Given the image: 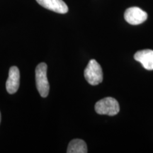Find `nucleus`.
I'll return each instance as SVG.
<instances>
[{"instance_id":"obj_2","label":"nucleus","mask_w":153,"mask_h":153,"mask_svg":"<svg viewBox=\"0 0 153 153\" xmlns=\"http://www.w3.org/2000/svg\"><path fill=\"white\" fill-rule=\"evenodd\" d=\"M86 80L89 85L95 86L103 81V72L100 65L96 60H91L84 72Z\"/></svg>"},{"instance_id":"obj_9","label":"nucleus","mask_w":153,"mask_h":153,"mask_svg":"<svg viewBox=\"0 0 153 153\" xmlns=\"http://www.w3.org/2000/svg\"><path fill=\"white\" fill-rule=\"evenodd\" d=\"M0 123H1V113H0Z\"/></svg>"},{"instance_id":"obj_8","label":"nucleus","mask_w":153,"mask_h":153,"mask_svg":"<svg viewBox=\"0 0 153 153\" xmlns=\"http://www.w3.org/2000/svg\"><path fill=\"white\" fill-rule=\"evenodd\" d=\"M87 146L86 143L81 139H74L69 143L68 153H87Z\"/></svg>"},{"instance_id":"obj_4","label":"nucleus","mask_w":153,"mask_h":153,"mask_svg":"<svg viewBox=\"0 0 153 153\" xmlns=\"http://www.w3.org/2000/svg\"><path fill=\"white\" fill-rule=\"evenodd\" d=\"M124 19L131 25H139L148 19V14L139 7H130L124 13Z\"/></svg>"},{"instance_id":"obj_5","label":"nucleus","mask_w":153,"mask_h":153,"mask_svg":"<svg viewBox=\"0 0 153 153\" xmlns=\"http://www.w3.org/2000/svg\"><path fill=\"white\" fill-rule=\"evenodd\" d=\"M20 85V72L16 66H12L9 69L8 79L6 82V89L10 94H15L18 91Z\"/></svg>"},{"instance_id":"obj_3","label":"nucleus","mask_w":153,"mask_h":153,"mask_svg":"<svg viewBox=\"0 0 153 153\" xmlns=\"http://www.w3.org/2000/svg\"><path fill=\"white\" fill-rule=\"evenodd\" d=\"M95 111L98 114L113 116L119 112V104L114 98L106 97L96 103Z\"/></svg>"},{"instance_id":"obj_1","label":"nucleus","mask_w":153,"mask_h":153,"mask_svg":"<svg viewBox=\"0 0 153 153\" xmlns=\"http://www.w3.org/2000/svg\"><path fill=\"white\" fill-rule=\"evenodd\" d=\"M48 66L45 62L38 64L36 68V87L42 97H47L50 91L49 82L47 78Z\"/></svg>"},{"instance_id":"obj_7","label":"nucleus","mask_w":153,"mask_h":153,"mask_svg":"<svg viewBox=\"0 0 153 153\" xmlns=\"http://www.w3.org/2000/svg\"><path fill=\"white\" fill-rule=\"evenodd\" d=\"M134 59L143 65L145 69L153 70V51L152 50H143L137 51L134 55Z\"/></svg>"},{"instance_id":"obj_6","label":"nucleus","mask_w":153,"mask_h":153,"mask_svg":"<svg viewBox=\"0 0 153 153\" xmlns=\"http://www.w3.org/2000/svg\"><path fill=\"white\" fill-rule=\"evenodd\" d=\"M36 1L44 8L59 14H66L68 11V7L62 0H36Z\"/></svg>"}]
</instances>
